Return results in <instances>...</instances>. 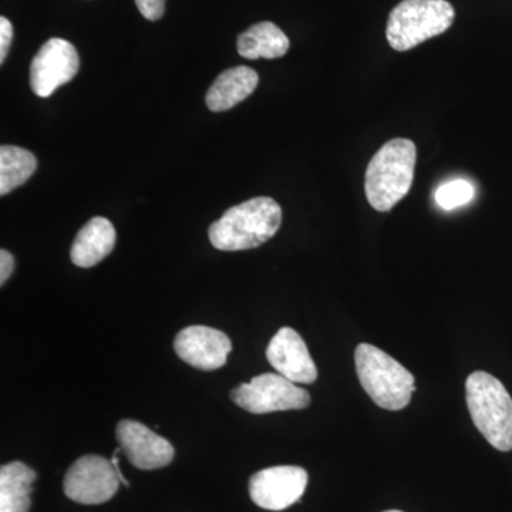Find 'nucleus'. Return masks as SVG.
<instances>
[{"mask_svg": "<svg viewBox=\"0 0 512 512\" xmlns=\"http://www.w3.org/2000/svg\"><path fill=\"white\" fill-rule=\"evenodd\" d=\"M174 349L178 357L188 365L210 372L227 363L232 342L221 330L208 326H190L178 333Z\"/></svg>", "mask_w": 512, "mask_h": 512, "instance_id": "obj_11", "label": "nucleus"}, {"mask_svg": "<svg viewBox=\"0 0 512 512\" xmlns=\"http://www.w3.org/2000/svg\"><path fill=\"white\" fill-rule=\"evenodd\" d=\"M259 76L247 66L232 67L218 76L207 93L208 109L214 113L227 111L248 99L258 87Z\"/></svg>", "mask_w": 512, "mask_h": 512, "instance_id": "obj_14", "label": "nucleus"}, {"mask_svg": "<svg viewBox=\"0 0 512 512\" xmlns=\"http://www.w3.org/2000/svg\"><path fill=\"white\" fill-rule=\"evenodd\" d=\"M282 224V208L269 197L252 198L229 208L211 225V244L220 251H245L261 247Z\"/></svg>", "mask_w": 512, "mask_h": 512, "instance_id": "obj_1", "label": "nucleus"}, {"mask_svg": "<svg viewBox=\"0 0 512 512\" xmlns=\"http://www.w3.org/2000/svg\"><path fill=\"white\" fill-rule=\"evenodd\" d=\"M466 399L471 419L484 439L497 450H512V399L504 384L488 373H471Z\"/></svg>", "mask_w": 512, "mask_h": 512, "instance_id": "obj_4", "label": "nucleus"}, {"mask_svg": "<svg viewBox=\"0 0 512 512\" xmlns=\"http://www.w3.org/2000/svg\"><path fill=\"white\" fill-rule=\"evenodd\" d=\"M120 448H117L116 451H114V456L111 458V463H113L114 468H116L117 474H119V478L121 481V484L126 485V487H130V483L126 480V477L123 476V473L120 471L119 466V458H117V453H119Z\"/></svg>", "mask_w": 512, "mask_h": 512, "instance_id": "obj_22", "label": "nucleus"}, {"mask_svg": "<svg viewBox=\"0 0 512 512\" xmlns=\"http://www.w3.org/2000/svg\"><path fill=\"white\" fill-rule=\"evenodd\" d=\"M384 512H402V511L392 510V511H384Z\"/></svg>", "mask_w": 512, "mask_h": 512, "instance_id": "obj_23", "label": "nucleus"}, {"mask_svg": "<svg viewBox=\"0 0 512 512\" xmlns=\"http://www.w3.org/2000/svg\"><path fill=\"white\" fill-rule=\"evenodd\" d=\"M120 483L111 461L89 454L74 461L67 470L63 490L74 503L99 505L114 497Z\"/></svg>", "mask_w": 512, "mask_h": 512, "instance_id": "obj_7", "label": "nucleus"}, {"mask_svg": "<svg viewBox=\"0 0 512 512\" xmlns=\"http://www.w3.org/2000/svg\"><path fill=\"white\" fill-rule=\"evenodd\" d=\"M117 441L127 460L138 470H157L173 461L174 447L144 424L121 420L117 426Z\"/></svg>", "mask_w": 512, "mask_h": 512, "instance_id": "obj_10", "label": "nucleus"}, {"mask_svg": "<svg viewBox=\"0 0 512 512\" xmlns=\"http://www.w3.org/2000/svg\"><path fill=\"white\" fill-rule=\"evenodd\" d=\"M232 402L249 413L266 414L302 410L311 404V394L276 373H264L232 390Z\"/></svg>", "mask_w": 512, "mask_h": 512, "instance_id": "obj_6", "label": "nucleus"}, {"mask_svg": "<svg viewBox=\"0 0 512 512\" xmlns=\"http://www.w3.org/2000/svg\"><path fill=\"white\" fill-rule=\"evenodd\" d=\"M76 47L64 39H50L40 47L30 66V87L39 97H50L79 72Z\"/></svg>", "mask_w": 512, "mask_h": 512, "instance_id": "obj_8", "label": "nucleus"}, {"mask_svg": "<svg viewBox=\"0 0 512 512\" xmlns=\"http://www.w3.org/2000/svg\"><path fill=\"white\" fill-rule=\"evenodd\" d=\"M37 168L35 154L22 147H0V195L9 194L32 177Z\"/></svg>", "mask_w": 512, "mask_h": 512, "instance_id": "obj_17", "label": "nucleus"}, {"mask_svg": "<svg viewBox=\"0 0 512 512\" xmlns=\"http://www.w3.org/2000/svg\"><path fill=\"white\" fill-rule=\"evenodd\" d=\"M15 269V258L6 249L0 251V284H5Z\"/></svg>", "mask_w": 512, "mask_h": 512, "instance_id": "obj_21", "label": "nucleus"}, {"mask_svg": "<svg viewBox=\"0 0 512 512\" xmlns=\"http://www.w3.org/2000/svg\"><path fill=\"white\" fill-rule=\"evenodd\" d=\"M456 12L447 0H403L390 12L386 37L397 52H407L453 25Z\"/></svg>", "mask_w": 512, "mask_h": 512, "instance_id": "obj_5", "label": "nucleus"}, {"mask_svg": "<svg viewBox=\"0 0 512 512\" xmlns=\"http://www.w3.org/2000/svg\"><path fill=\"white\" fill-rule=\"evenodd\" d=\"M413 141L394 138L375 154L366 170L365 190L376 211L387 212L409 194L416 170Z\"/></svg>", "mask_w": 512, "mask_h": 512, "instance_id": "obj_2", "label": "nucleus"}, {"mask_svg": "<svg viewBox=\"0 0 512 512\" xmlns=\"http://www.w3.org/2000/svg\"><path fill=\"white\" fill-rule=\"evenodd\" d=\"M476 188L467 180L447 181L436 191V201L444 211L456 210L473 201Z\"/></svg>", "mask_w": 512, "mask_h": 512, "instance_id": "obj_18", "label": "nucleus"}, {"mask_svg": "<svg viewBox=\"0 0 512 512\" xmlns=\"http://www.w3.org/2000/svg\"><path fill=\"white\" fill-rule=\"evenodd\" d=\"M136 5L141 15L151 22L163 18L165 0H136Z\"/></svg>", "mask_w": 512, "mask_h": 512, "instance_id": "obj_19", "label": "nucleus"}, {"mask_svg": "<svg viewBox=\"0 0 512 512\" xmlns=\"http://www.w3.org/2000/svg\"><path fill=\"white\" fill-rule=\"evenodd\" d=\"M288 36L275 23L261 22L238 37V53L245 59H279L288 53Z\"/></svg>", "mask_w": 512, "mask_h": 512, "instance_id": "obj_16", "label": "nucleus"}, {"mask_svg": "<svg viewBox=\"0 0 512 512\" xmlns=\"http://www.w3.org/2000/svg\"><path fill=\"white\" fill-rule=\"evenodd\" d=\"M37 474L25 463L13 461L0 468V512H29Z\"/></svg>", "mask_w": 512, "mask_h": 512, "instance_id": "obj_15", "label": "nucleus"}, {"mask_svg": "<svg viewBox=\"0 0 512 512\" xmlns=\"http://www.w3.org/2000/svg\"><path fill=\"white\" fill-rule=\"evenodd\" d=\"M355 363L360 384L377 406L390 412L409 406L416 380L406 367L369 343L357 346Z\"/></svg>", "mask_w": 512, "mask_h": 512, "instance_id": "obj_3", "label": "nucleus"}, {"mask_svg": "<svg viewBox=\"0 0 512 512\" xmlns=\"http://www.w3.org/2000/svg\"><path fill=\"white\" fill-rule=\"evenodd\" d=\"M266 359L279 375L293 383L312 384L318 379V369L305 340L292 328L278 330L266 349Z\"/></svg>", "mask_w": 512, "mask_h": 512, "instance_id": "obj_12", "label": "nucleus"}, {"mask_svg": "<svg viewBox=\"0 0 512 512\" xmlns=\"http://www.w3.org/2000/svg\"><path fill=\"white\" fill-rule=\"evenodd\" d=\"M306 485L308 473L301 467L265 468L249 480V495L264 510L282 511L301 500Z\"/></svg>", "mask_w": 512, "mask_h": 512, "instance_id": "obj_9", "label": "nucleus"}, {"mask_svg": "<svg viewBox=\"0 0 512 512\" xmlns=\"http://www.w3.org/2000/svg\"><path fill=\"white\" fill-rule=\"evenodd\" d=\"M116 245V229L107 218L94 217L80 229L72 245V262L80 268L100 264Z\"/></svg>", "mask_w": 512, "mask_h": 512, "instance_id": "obj_13", "label": "nucleus"}, {"mask_svg": "<svg viewBox=\"0 0 512 512\" xmlns=\"http://www.w3.org/2000/svg\"><path fill=\"white\" fill-rule=\"evenodd\" d=\"M13 40V26L6 18H0V63L5 62Z\"/></svg>", "mask_w": 512, "mask_h": 512, "instance_id": "obj_20", "label": "nucleus"}]
</instances>
